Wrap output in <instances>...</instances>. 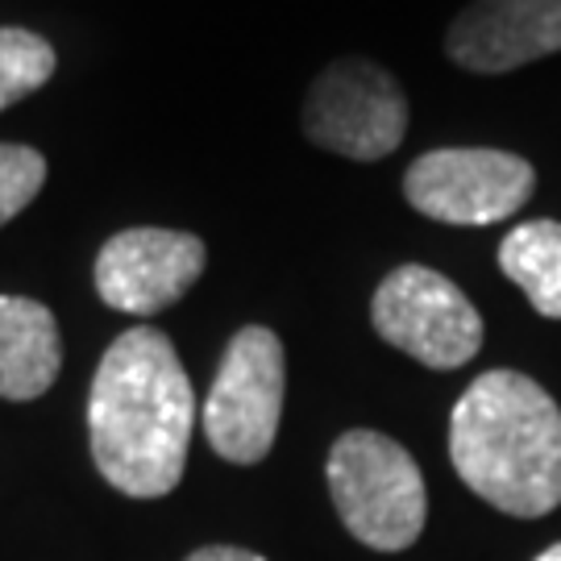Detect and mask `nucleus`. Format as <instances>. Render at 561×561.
<instances>
[{"mask_svg": "<svg viewBox=\"0 0 561 561\" xmlns=\"http://www.w3.org/2000/svg\"><path fill=\"white\" fill-rule=\"evenodd\" d=\"M46 183V159L34 146L0 141V225H9Z\"/></svg>", "mask_w": 561, "mask_h": 561, "instance_id": "ddd939ff", "label": "nucleus"}, {"mask_svg": "<svg viewBox=\"0 0 561 561\" xmlns=\"http://www.w3.org/2000/svg\"><path fill=\"white\" fill-rule=\"evenodd\" d=\"M192 424L196 391L171 337L146 324L121 333L88 396V437L104 482L129 500L171 495L187 466Z\"/></svg>", "mask_w": 561, "mask_h": 561, "instance_id": "f257e3e1", "label": "nucleus"}, {"mask_svg": "<svg viewBox=\"0 0 561 561\" xmlns=\"http://www.w3.org/2000/svg\"><path fill=\"white\" fill-rule=\"evenodd\" d=\"M187 561H266L250 549H238V545H208V549H196Z\"/></svg>", "mask_w": 561, "mask_h": 561, "instance_id": "4468645a", "label": "nucleus"}, {"mask_svg": "<svg viewBox=\"0 0 561 561\" xmlns=\"http://www.w3.org/2000/svg\"><path fill=\"white\" fill-rule=\"evenodd\" d=\"M370 321L387 345L433 370H458L482 350V317L454 279L428 266H396L370 300Z\"/></svg>", "mask_w": 561, "mask_h": 561, "instance_id": "423d86ee", "label": "nucleus"}, {"mask_svg": "<svg viewBox=\"0 0 561 561\" xmlns=\"http://www.w3.org/2000/svg\"><path fill=\"white\" fill-rule=\"evenodd\" d=\"M208 250L183 229H121L96 254V291L108 308L129 317H154L180 304L204 275Z\"/></svg>", "mask_w": 561, "mask_h": 561, "instance_id": "6e6552de", "label": "nucleus"}, {"mask_svg": "<svg viewBox=\"0 0 561 561\" xmlns=\"http://www.w3.org/2000/svg\"><path fill=\"white\" fill-rule=\"evenodd\" d=\"M55 46L34 30L0 25V113L38 92L55 76Z\"/></svg>", "mask_w": 561, "mask_h": 561, "instance_id": "f8f14e48", "label": "nucleus"}, {"mask_svg": "<svg viewBox=\"0 0 561 561\" xmlns=\"http://www.w3.org/2000/svg\"><path fill=\"white\" fill-rule=\"evenodd\" d=\"M537 561H561V545H553V549H545V553H541Z\"/></svg>", "mask_w": 561, "mask_h": 561, "instance_id": "2eb2a0df", "label": "nucleus"}, {"mask_svg": "<svg viewBox=\"0 0 561 561\" xmlns=\"http://www.w3.org/2000/svg\"><path fill=\"white\" fill-rule=\"evenodd\" d=\"M62 370L55 312L25 296H0V400H38Z\"/></svg>", "mask_w": 561, "mask_h": 561, "instance_id": "9d476101", "label": "nucleus"}, {"mask_svg": "<svg viewBox=\"0 0 561 561\" xmlns=\"http://www.w3.org/2000/svg\"><path fill=\"white\" fill-rule=\"evenodd\" d=\"M537 187L533 162L486 146L428 150L408 167L403 196L442 225H500L516 217Z\"/></svg>", "mask_w": 561, "mask_h": 561, "instance_id": "0eeeda50", "label": "nucleus"}, {"mask_svg": "<svg viewBox=\"0 0 561 561\" xmlns=\"http://www.w3.org/2000/svg\"><path fill=\"white\" fill-rule=\"evenodd\" d=\"M449 59L500 76L561 50V0H474L445 34Z\"/></svg>", "mask_w": 561, "mask_h": 561, "instance_id": "1a4fd4ad", "label": "nucleus"}, {"mask_svg": "<svg viewBox=\"0 0 561 561\" xmlns=\"http://www.w3.org/2000/svg\"><path fill=\"white\" fill-rule=\"evenodd\" d=\"M329 495L341 524L370 549L400 553L416 545L428 520L421 466L400 442L354 428L329 449Z\"/></svg>", "mask_w": 561, "mask_h": 561, "instance_id": "7ed1b4c3", "label": "nucleus"}, {"mask_svg": "<svg viewBox=\"0 0 561 561\" xmlns=\"http://www.w3.org/2000/svg\"><path fill=\"white\" fill-rule=\"evenodd\" d=\"M500 271L541 317L561 321V221H524L507 229L500 245Z\"/></svg>", "mask_w": 561, "mask_h": 561, "instance_id": "9b49d317", "label": "nucleus"}, {"mask_svg": "<svg viewBox=\"0 0 561 561\" xmlns=\"http://www.w3.org/2000/svg\"><path fill=\"white\" fill-rule=\"evenodd\" d=\"M449 458L491 507L549 516L561 503V408L520 370H486L449 416Z\"/></svg>", "mask_w": 561, "mask_h": 561, "instance_id": "f03ea898", "label": "nucleus"}, {"mask_svg": "<svg viewBox=\"0 0 561 561\" xmlns=\"http://www.w3.org/2000/svg\"><path fill=\"white\" fill-rule=\"evenodd\" d=\"M283 341L245 324L225 345L217 382L204 400V433L225 461L254 466L271 454L283 416Z\"/></svg>", "mask_w": 561, "mask_h": 561, "instance_id": "20e7f679", "label": "nucleus"}, {"mask_svg": "<svg viewBox=\"0 0 561 561\" xmlns=\"http://www.w3.org/2000/svg\"><path fill=\"white\" fill-rule=\"evenodd\" d=\"M304 134L341 159H387L408 134V96L379 62L337 59L308 88Z\"/></svg>", "mask_w": 561, "mask_h": 561, "instance_id": "39448f33", "label": "nucleus"}]
</instances>
